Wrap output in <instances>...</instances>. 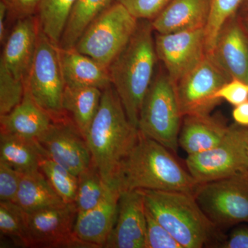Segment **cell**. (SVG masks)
Instances as JSON below:
<instances>
[{
	"label": "cell",
	"mask_w": 248,
	"mask_h": 248,
	"mask_svg": "<svg viewBox=\"0 0 248 248\" xmlns=\"http://www.w3.org/2000/svg\"><path fill=\"white\" fill-rule=\"evenodd\" d=\"M62 76L66 86L105 89L112 84L108 68L94 59L81 53L75 47L58 46Z\"/></svg>",
	"instance_id": "ac0fdd59"
},
{
	"label": "cell",
	"mask_w": 248,
	"mask_h": 248,
	"mask_svg": "<svg viewBox=\"0 0 248 248\" xmlns=\"http://www.w3.org/2000/svg\"><path fill=\"white\" fill-rule=\"evenodd\" d=\"M26 83L16 78L0 61V116L6 115L22 102Z\"/></svg>",
	"instance_id": "4dcf8cb0"
},
{
	"label": "cell",
	"mask_w": 248,
	"mask_h": 248,
	"mask_svg": "<svg viewBox=\"0 0 248 248\" xmlns=\"http://www.w3.org/2000/svg\"><path fill=\"white\" fill-rule=\"evenodd\" d=\"M218 248H248V228L240 226L232 232L226 239L223 240Z\"/></svg>",
	"instance_id": "8d00e7d4"
},
{
	"label": "cell",
	"mask_w": 248,
	"mask_h": 248,
	"mask_svg": "<svg viewBox=\"0 0 248 248\" xmlns=\"http://www.w3.org/2000/svg\"><path fill=\"white\" fill-rule=\"evenodd\" d=\"M210 12V0H172L151 21L156 33L205 28Z\"/></svg>",
	"instance_id": "d6986e66"
},
{
	"label": "cell",
	"mask_w": 248,
	"mask_h": 248,
	"mask_svg": "<svg viewBox=\"0 0 248 248\" xmlns=\"http://www.w3.org/2000/svg\"><path fill=\"white\" fill-rule=\"evenodd\" d=\"M179 146L188 155L208 151L219 144L229 127L209 115L184 117Z\"/></svg>",
	"instance_id": "44dd1931"
},
{
	"label": "cell",
	"mask_w": 248,
	"mask_h": 248,
	"mask_svg": "<svg viewBox=\"0 0 248 248\" xmlns=\"http://www.w3.org/2000/svg\"><path fill=\"white\" fill-rule=\"evenodd\" d=\"M146 217L141 190L121 192L115 224L105 248H146Z\"/></svg>",
	"instance_id": "5bb4252c"
},
{
	"label": "cell",
	"mask_w": 248,
	"mask_h": 248,
	"mask_svg": "<svg viewBox=\"0 0 248 248\" xmlns=\"http://www.w3.org/2000/svg\"><path fill=\"white\" fill-rule=\"evenodd\" d=\"M139 20H153L172 0H116Z\"/></svg>",
	"instance_id": "d6a6232c"
},
{
	"label": "cell",
	"mask_w": 248,
	"mask_h": 248,
	"mask_svg": "<svg viewBox=\"0 0 248 248\" xmlns=\"http://www.w3.org/2000/svg\"><path fill=\"white\" fill-rule=\"evenodd\" d=\"M112 187L106 184L100 173L92 164L91 167L78 176L76 205L78 214L94 208L102 202Z\"/></svg>",
	"instance_id": "4316f807"
},
{
	"label": "cell",
	"mask_w": 248,
	"mask_h": 248,
	"mask_svg": "<svg viewBox=\"0 0 248 248\" xmlns=\"http://www.w3.org/2000/svg\"><path fill=\"white\" fill-rule=\"evenodd\" d=\"M248 127L232 125L223 141L208 151L188 155L186 167L198 184L248 172Z\"/></svg>",
	"instance_id": "52a82bcc"
},
{
	"label": "cell",
	"mask_w": 248,
	"mask_h": 248,
	"mask_svg": "<svg viewBox=\"0 0 248 248\" xmlns=\"http://www.w3.org/2000/svg\"><path fill=\"white\" fill-rule=\"evenodd\" d=\"M244 0H210V12L205 27L206 53H213L218 36L226 23L241 9Z\"/></svg>",
	"instance_id": "f1b7e54d"
},
{
	"label": "cell",
	"mask_w": 248,
	"mask_h": 248,
	"mask_svg": "<svg viewBox=\"0 0 248 248\" xmlns=\"http://www.w3.org/2000/svg\"><path fill=\"white\" fill-rule=\"evenodd\" d=\"M50 114L35 102L26 86L22 102L6 115L0 116L1 133L37 140L53 123Z\"/></svg>",
	"instance_id": "ffe728a7"
},
{
	"label": "cell",
	"mask_w": 248,
	"mask_h": 248,
	"mask_svg": "<svg viewBox=\"0 0 248 248\" xmlns=\"http://www.w3.org/2000/svg\"><path fill=\"white\" fill-rule=\"evenodd\" d=\"M8 8V17L17 19L35 16L42 0H2Z\"/></svg>",
	"instance_id": "d590c367"
},
{
	"label": "cell",
	"mask_w": 248,
	"mask_h": 248,
	"mask_svg": "<svg viewBox=\"0 0 248 248\" xmlns=\"http://www.w3.org/2000/svg\"><path fill=\"white\" fill-rule=\"evenodd\" d=\"M210 55L175 84L179 108L185 116L209 115L220 102L215 94L231 80Z\"/></svg>",
	"instance_id": "30bf717a"
},
{
	"label": "cell",
	"mask_w": 248,
	"mask_h": 248,
	"mask_svg": "<svg viewBox=\"0 0 248 248\" xmlns=\"http://www.w3.org/2000/svg\"><path fill=\"white\" fill-rule=\"evenodd\" d=\"M102 92L98 88L65 86L62 107L85 139L99 110Z\"/></svg>",
	"instance_id": "cb8c5ba5"
},
{
	"label": "cell",
	"mask_w": 248,
	"mask_h": 248,
	"mask_svg": "<svg viewBox=\"0 0 248 248\" xmlns=\"http://www.w3.org/2000/svg\"><path fill=\"white\" fill-rule=\"evenodd\" d=\"M209 55L231 79L248 84V35L236 16L222 28L213 53Z\"/></svg>",
	"instance_id": "2e32d148"
},
{
	"label": "cell",
	"mask_w": 248,
	"mask_h": 248,
	"mask_svg": "<svg viewBox=\"0 0 248 248\" xmlns=\"http://www.w3.org/2000/svg\"><path fill=\"white\" fill-rule=\"evenodd\" d=\"M150 20L139 21L125 48L108 67L111 83L129 120L138 128L142 104L154 79L156 55Z\"/></svg>",
	"instance_id": "3957f363"
},
{
	"label": "cell",
	"mask_w": 248,
	"mask_h": 248,
	"mask_svg": "<svg viewBox=\"0 0 248 248\" xmlns=\"http://www.w3.org/2000/svg\"><path fill=\"white\" fill-rule=\"evenodd\" d=\"M40 169L65 203H75L78 176L55 162L47 155L41 159Z\"/></svg>",
	"instance_id": "83f0119b"
},
{
	"label": "cell",
	"mask_w": 248,
	"mask_h": 248,
	"mask_svg": "<svg viewBox=\"0 0 248 248\" xmlns=\"http://www.w3.org/2000/svg\"><path fill=\"white\" fill-rule=\"evenodd\" d=\"M145 206L183 248H202L220 237L194 194L178 191L141 190Z\"/></svg>",
	"instance_id": "277c9868"
},
{
	"label": "cell",
	"mask_w": 248,
	"mask_h": 248,
	"mask_svg": "<svg viewBox=\"0 0 248 248\" xmlns=\"http://www.w3.org/2000/svg\"></svg>",
	"instance_id": "b9f144b4"
},
{
	"label": "cell",
	"mask_w": 248,
	"mask_h": 248,
	"mask_svg": "<svg viewBox=\"0 0 248 248\" xmlns=\"http://www.w3.org/2000/svg\"><path fill=\"white\" fill-rule=\"evenodd\" d=\"M77 216L75 203L27 213L28 247L91 248L75 234Z\"/></svg>",
	"instance_id": "8fae6325"
},
{
	"label": "cell",
	"mask_w": 248,
	"mask_h": 248,
	"mask_svg": "<svg viewBox=\"0 0 248 248\" xmlns=\"http://www.w3.org/2000/svg\"><path fill=\"white\" fill-rule=\"evenodd\" d=\"M23 173L0 161V201L16 202Z\"/></svg>",
	"instance_id": "836d02e7"
},
{
	"label": "cell",
	"mask_w": 248,
	"mask_h": 248,
	"mask_svg": "<svg viewBox=\"0 0 248 248\" xmlns=\"http://www.w3.org/2000/svg\"><path fill=\"white\" fill-rule=\"evenodd\" d=\"M78 0H42L36 17L39 27L55 45H58L73 7Z\"/></svg>",
	"instance_id": "484cf974"
},
{
	"label": "cell",
	"mask_w": 248,
	"mask_h": 248,
	"mask_svg": "<svg viewBox=\"0 0 248 248\" xmlns=\"http://www.w3.org/2000/svg\"><path fill=\"white\" fill-rule=\"evenodd\" d=\"M239 19L241 26L244 28V31L248 35V11L243 13V16Z\"/></svg>",
	"instance_id": "ab89813d"
},
{
	"label": "cell",
	"mask_w": 248,
	"mask_h": 248,
	"mask_svg": "<svg viewBox=\"0 0 248 248\" xmlns=\"http://www.w3.org/2000/svg\"><path fill=\"white\" fill-rule=\"evenodd\" d=\"M26 86L31 95L54 120L66 117L62 107L65 84L55 45L39 27L35 58Z\"/></svg>",
	"instance_id": "ba28073f"
},
{
	"label": "cell",
	"mask_w": 248,
	"mask_h": 248,
	"mask_svg": "<svg viewBox=\"0 0 248 248\" xmlns=\"http://www.w3.org/2000/svg\"><path fill=\"white\" fill-rule=\"evenodd\" d=\"M8 17V8L4 1H0V42L4 44L7 36L6 35V18Z\"/></svg>",
	"instance_id": "f35d334b"
},
{
	"label": "cell",
	"mask_w": 248,
	"mask_h": 248,
	"mask_svg": "<svg viewBox=\"0 0 248 248\" xmlns=\"http://www.w3.org/2000/svg\"><path fill=\"white\" fill-rule=\"evenodd\" d=\"M139 21L115 1L90 23L75 48L108 68L133 37Z\"/></svg>",
	"instance_id": "8992f818"
},
{
	"label": "cell",
	"mask_w": 248,
	"mask_h": 248,
	"mask_svg": "<svg viewBox=\"0 0 248 248\" xmlns=\"http://www.w3.org/2000/svg\"><path fill=\"white\" fill-rule=\"evenodd\" d=\"M155 48L171 80L176 84L206 55L205 28L156 33Z\"/></svg>",
	"instance_id": "7c38bea8"
},
{
	"label": "cell",
	"mask_w": 248,
	"mask_h": 248,
	"mask_svg": "<svg viewBox=\"0 0 248 248\" xmlns=\"http://www.w3.org/2000/svg\"><path fill=\"white\" fill-rule=\"evenodd\" d=\"M139 135L140 130L129 120L112 85L103 90L99 110L86 140L92 164L109 187L117 188V172L138 141Z\"/></svg>",
	"instance_id": "6da1fadb"
},
{
	"label": "cell",
	"mask_w": 248,
	"mask_h": 248,
	"mask_svg": "<svg viewBox=\"0 0 248 248\" xmlns=\"http://www.w3.org/2000/svg\"><path fill=\"white\" fill-rule=\"evenodd\" d=\"M116 0H78L67 22L59 46L73 48L83 32L97 16Z\"/></svg>",
	"instance_id": "d4e9b609"
},
{
	"label": "cell",
	"mask_w": 248,
	"mask_h": 248,
	"mask_svg": "<svg viewBox=\"0 0 248 248\" xmlns=\"http://www.w3.org/2000/svg\"><path fill=\"white\" fill-rule=\"evenodd\" d=\"M46 155L45 148L37 140L1 133L0 161L19 172L39 170L41 159Z\"/></svg>",
	"instance_id": "7402d4cb"
},
{
	"label": "cell",
	"mask_w": 248,
	"mask_h": 248,
	"mask_svg": "<svg viewBox=\"0 0 248 248\" xmlns=\"http://www.w3.org/2000/svg\"><path fill=\"white\" fill-rule=\"evenodd\" d=\"M120 195L118 188L112 189L97 206L78 214L74 226L77 237L91 248H104L115 224Z\"/></svg>",
	"instance_id": "e0dca14e"
},
{
	"label": "cell",
	"mask_w": 248,
	"mask_h": 248,
	"mask_svg": "<svg viewBox=\"0 0 248 248\" xmlns=\"http://www.w3.org/2000/svg\"><path fill=\"white\" fill-rule=\"evenodd\" d=\"M241 11L243 13L248 12V0H244L243 4L241 6Z\"/></svg>",
	"instance_id": "60d3db41"
},
{
	"label": "cell",
	"mask_w": 248,
	"mask_h": 248,
	"mask_svg": "<svg viewBox=\"0 0 248 248\" xmlns=\"http://www.w3.org/2000/svg\"><path fill=\"white\" fill-rule=\"evenodd\" d=\"M146 248H183L146 210Z\"/></svg>",
	"instance_id": "1f68e13d"
},
{
	"label": "cell",
	"mask_w": 248,
	"mask_h": 248,
	"mask_svg": "<svg viewBox=\"0 0 248 248\" xmlns=\"http://www.w3.org/2000/svg\"><path fill=\"white\" fill-rule=\"evenodd\" d=\"M27 213L65 205L40 170L23 173L16 202Z\"/></svg>",
	"instance_id": "603a6c76"
},
{
	"label": "cell",
	"mask_w": 248,
	"mask_h": 248,
	"mask_svg": "<svg viewBox=\"0 0 248 248\" xmlns=\"http://www.w3.org/2000/svg\"><path fill=\"white\" fill-rule=\"evenodd\" d=\"M39 24L36 16L17 19L4 43L0 61L27 83L35 58Z\"/></svg>",
	"instance_id": "9a60e30c"
},
{
	"label": "cell",
	"mask_w": 248,
	"mask_h": 248,
	"mask_svg": "<svg viewBox=\"0 0 248 248\" xmlns=\"http://www.w3.org/2000/svg\"><path fill=\"white\" fill-rule=\"evenodd\" d=\"M182 119L175 84L167 72H161L155 76L143 100L139 130L177 153Z\"/></svg>",
	"instance_id": "5b68a950"
},
{
	"label": "cell",
	"mask_w": 248,
	"mask_h": 248,
	"mask_svg": "<svg viewBox=\"0 0 248 248\" xmlns=\"http://www.w3.org/2000/svg\"><path fill=\"white\" fill-rule=\"evenodd\" d=\"M0 231L28 247L27 213L14 202H0Z\"/></svg>",
	"instance_id": "f546056e"
},
{
	"label": "cell",
	"mask_w": 248,
	"mask_h": 248,
	"mask_svg": "<svg viewBox=\"0 0 248 248\" xmlns=\"http://www.w3.org/2000/svg\"><path fill=\"white\" fill-rule=\"evenodd\" d=\"M194 195L217 228L248 223V172L199 184Z\"/></svg>",
	"instance_id": "9c48e42d"
},
{
	"label": "cell",
	"mask_w": 248,
	"mask_h": 248,
	"mask_svg": "<svg viewBox=\"0 0 248 248\" xmlns=\"http://www.w3.org/2000/svg\"><path fill=\"white\" fill-rule=\"evenodd\" d=\"M215 97L236 107L248 100V84L239 79H232L217 91Z\"/></svg>",
	"instance_id": "e575fe53"
},
{
	"label": "cell",
	"mask_w": 248,
	"mask_h": 248,
	"mask_svg": "<svg viewBox=\"0 0 248 248\" xmlns=\"http://www.w3.org/2000/svg\"><path fill=\"white\" fill-rule=\"evenodd\" d=\"M232 117L237 125L248 127V100L234 107Z\"/></svg>",
	"instance_id": "74e56055"
},
{
	"label": "cell",
	"mask_w": 248,
	"mask_h": 248,
	"mask_svg": "<svg viewBox=\"0 0 248 248\" xmlns=\"http://www.w3.org/2000/svg\"><path fill=\"white\" fill-rule=\"evenodd\" d=\"M198 185L167 148L140 132L116 177V186L121 192L153 190L194 194Z\"/></svg>",
	"instance_id": "7a4b0ae2"
},
{
	"label": "cell",
	"mask_w": 248,
	"mask_h": 248,
	"mask_svg": "<svg viewBox=\"0 0 248 248\" xmlns=\"http://www.w3.org/2000/svg\"><path fill=\"white\" fill-rule=\"evenodd\" d=\"M37 140L49 157L78 177L92 165L87 141L68 117L54 120Z\"/></svg>",
	"instance_id": "4fadbf2b"
}]
</instances>
